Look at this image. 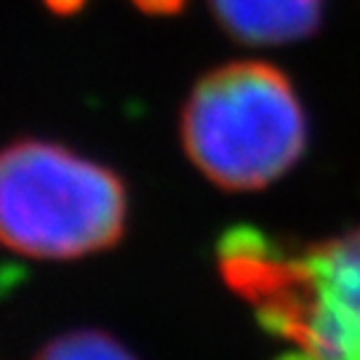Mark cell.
<instances>
[{"label": "cell", "instance_id": "cell-1", "mask_svg": "<svg viewBox=\"0 0 360 360\" xmlns=\"http://www.w3.org/2000/svg\"><path fill=\"white\" fill-rule=\"evenodd\" d=\"M181 147L211 184L270 187L307 150V115L281 67L240 59L214 67L181 104Z\"/></svg>", "mask_w": 360, "mask_h": 360}, {"label": "cell", "instance_id": "cell-2", "mask_svg": "<svg viewBox=\"0 0 360 360\" xmlns=\"http://www.w3.org/2000/svg\"><path fill=\"white\" fill-rule=\"evenodd\" d=\"M129 227V190L110 166L46 139L0 150V248L40 262L110 251Z\"/></svg>", "mask_w": 360, "mask_h": 360}, {"label": "cell", "instance_id": "cell-3", "mask_svg": "<svg viewBox=\"0 0 360 360\" xmlns=\"http://www.w3.org/2000/svg\"><path fill=\"white\" fill-rule=\"evenodd\" d=\"M326 0H211L224 32L248 46H283L312 35Z\"/></svg>", "mask_w": 360, "mask_h": 360}, {"label": "cell", "instance_id": "cell-4", "mask_svg": "<svg viewBox=\"0 0 360 360\" xmlns=\"http://www.w3.org/2000/svg\"><path fill=\"white\" fill-rule=\"evenodd\" d=\"M288 257L304 288L360 315V227L321 243H288Z\"/></svg>", "mask_w": 360, "mask_h": 360}, {"label": "cell", "instance_id": "cell-5", "mask_svg": "<svg viewBox=\"0 0 360 360\" xmlns=\"http://www.w3.org/2000/svg\"><path fill=\"white\" fill-rule=\"evenodd\" d=\"M32 360H136L123 347L115 336L96 331V328H80L51 339Z\"/></svg>", "mask_w": 360, "mask_h": 360}, {"label": "cell", "instance_id": "cell-6", "mask_svg": "<svg viewBox=\"0 0 360 360\" xmlns=\"http://www.w3.org/2000/svg\"><path fill=\"white\" fill-rule=\"evenodd\" d=\"M136 3L147 11H174L181 6V0H136Z\"/></svg>", "mask_w": 360, "mask_h": 360}, {"label": "cell", "instance_id": "cell-7", "mask_svg": "<svg viewBox=\"0 0 360 360\" xmlns=\"http://www.w3.org/2000/svg\"><path fill=\"white\" fill-rule=\"evenodd\" d=\"M281 360H315L312 355H307L304 349H296V352H288V355H283Z\"/></svg>", "mask_w": 360, "mask_h": 360}]
</instances>
